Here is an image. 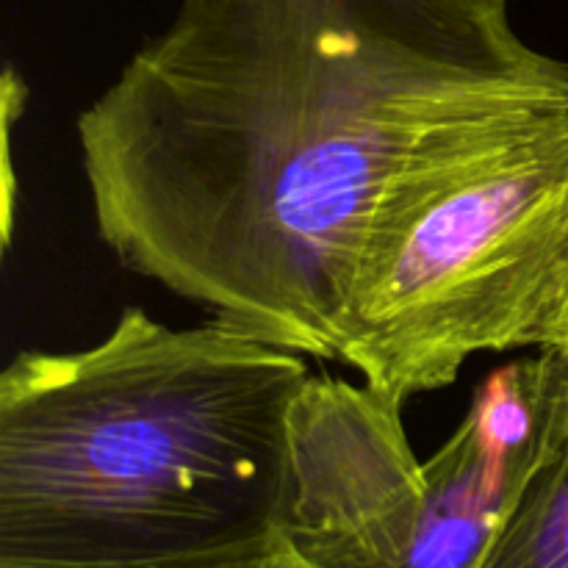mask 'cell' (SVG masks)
I'll list each match as a JSON object with an SVG mask.
<instances>
[{"label":"cell","instance_id":"6da1fadb","mask_svg":"<svg viewBox=\"0 0 568 568\" xmlns=\"http://www.w3.org/2000/svg\"><path fill=\"white\" fill-rule=\"evenodd\" d=\"M568 109L508 0H181L78 114L98 236L244 333L338 361L388 183L494 122Z\"/></svg>","mask_w":568,"mask_h":568},{"label":"cell","instance_id":"7a4b0ae2","mask_svg":"<svg viewBox=\"0 0 568 568\" xmlns=\"http://www.w3.org/2000/svg\"><path fill=\"white\" fill-rule=\"evenodd\" d=\"M305 355L128 305L0 375V568H116L277 530Z\"/></svg>","mask_w":568,"mask_h":568},{"label":"cell","instance_id":"3957f363","mask_svg":"<svg viewBox=\"0 0 568 568\" xmlns=\"http://www.w3.org/2000/svg\"><path fill=\"white\" fill-rule=\"evenodd\" d=\"M568 300V109L455 139L394 178L355 258L338 361L405 405L480 353L555 347Z\"/></svg>","mask_w":568,"mask_h":568},{"label":"cell","instance_id":"277c9868","mask_svg":"<svg viewBox=\"0 0 568 568\" xmlns=\"http://www.w3.org/2000/svg\"><path fill=\"white\" fill-rule=\"evenodd\" d=\"M568 438V364L558 349L480 383L453 436L425 460L427 505L377 568H477L544 460Z\"/></svg>","mask_w":568,"mask_h":568},{"label":"cell","instance_id":"5b68a950","mask_svg":"<svg viewBox=\"0 0 568 568\" xmlns=\"http://www.w3.org/2000/svg\"><path fill=\"white\" fill-rule=\"evenodd\" d=\"M477 568H568V438L530 477Z\"/></svg>","mask_w":568,"mask_h":568},{"label":"cell","instance_id":"8992f818","mask_svg":"<svg viewBox=\"0 0 568 568\" xmlns=\"http://www.w3.org/2000/svg\"><path fill=\"white\" fill-rule=\"evenodd\" d=\"M116 568H320L314 560L300 552L297 544L277 530L264 532V536L247 538V541L227 544V547L205 549V552L178 555V558L150 560V564L136 566H116Z\"/></svg>","mask_w":568,"mask_h":568},{"label":"cell","instance_id":"52a82bcc","mask_svg":"<svg viewBox=\"0 0 568 568\" xmlns=\"http://www.w3.org/2000/svg\"><path fill=\"white\" fill-rule=\"evenodd\" d=\"M549 349H558L560 355L566 358L568 364V300H566V311H564V322H560V333H558V342H555V347Z\"/></svg>","mask_w":568,"mask_h":568}]
</instances>
